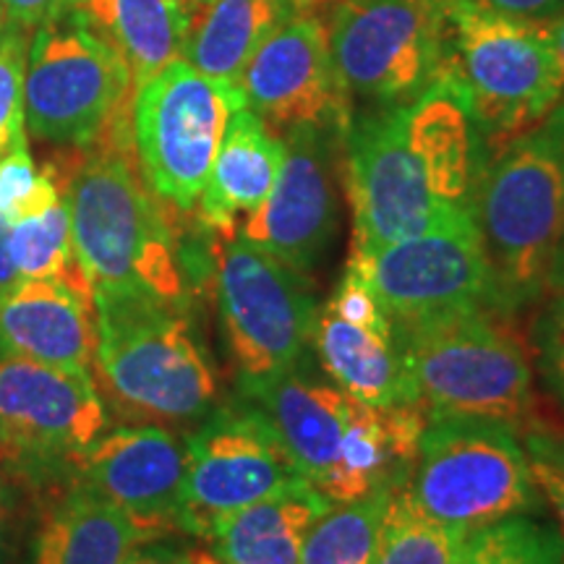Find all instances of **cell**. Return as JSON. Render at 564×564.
I'll list each match as a JSON object with an SVG mask.
<instances>
[{
  "mask_svg": "<svg viewBox=\"0 0 564 564\" xmlns=\"http://www.w3.org/2000/svg\"><path fill=\"white\" fill-rule=\"evenodd\" d=\"M196 3H209V0H196Z\"/></svg>",
  "mask_w": 564,
  "mask_h": 564,
  "instance_id": "obj_47",
  "label": "cell"
},
{
  "mask_svg": "<svg viewBox=\"0 0 564 564\" xmlns=\"http://www.w3.org/2000/svg\"><path fill=\"white\" fill-rule=\"evenodd\" d=\"M507 312L465 306L394 319L415 403L426 415L499 421L518 429L533 411L525 348Z\"/></svg>",
  "mask_w": 564,
  "mask_h": 564,
  "instance_id": "obj_4",
  "label": "cell"
},
{
  "mask_svg": "<svg viewBox=\"0 0 564 564\" xmlns=\"http://www.w3.org/2000/svg\"><path fill=\"white\" fill-rule=\"evenodd\" d=\"M6 21H9V19H6V11H3V3H0V32H3V26H6Z\"/></svg>",
  "mask_w": 564,
  "mask_h": 564,
  "instance_id": "obj_45",
  "label": "cell"
},
{
  "mask_svg": "<svg viewBox=\"0 0 564 564\" xmlns=\"http://www.w3.org/2000/svg\"><path fill=\"white\" fill-rule=\"evenodd\" d=\"M329 51L345 95L382 108L415 100L444 61L442 0H333Z\"/></svg>",
  "mask_w": 564,
  "mask_h": 564,
  "instance_id": "obj_10",
  "label": "cell"
},
{
  "mask_svg": "<svg viewBox=\"0 0 564 564\" xmlns=\"http://www.w3.org/2000/svg\"><path fill=\"white\" fill-rule=\"evenodd\" d=\"M476 223L505 312L539 299L564 228V100L491 154Z\"/></svg>",
  "mask_w": 564,
  "mask_h": 564,
  "instance_id": "obj_3",
  "label": "cell"
},
{
  "mask_svg": "<svg viewBox=\"0 0 564 564\" xmlns=\"http://www.w3.org/2000/svg\"><path fill=\"white\" fill-rule=\"evenodd\" d=\"M202 230L212 253L217 312L238 382L288 371L312 343L316 319V301L301 272L246 243L236 230Z\"/></svg>",
  "mask_w": 564,
  "mask_h": 564,
  "instance_id": "obj_9",
  "label": "cell"
},
{
  "mask_svg": "<svg viewBox=\"0 0 564 564\" xmlns=\"http://www.w3.org/2000/svg\"><path fill=\"white\" fill-rule=\"evenodd\" d=\"M403 137L432 183L436 199L453 209L474 212L486 152L484 133L460 91L440 74L429 89L400 105Z\"/></svg>",
  "mask_w": 564,
  "mask_h": 564,
  "instance_id": "obj_20",
  "label": "cell"
},
{
  "mask_svg": "<svg viewBox=\"0 0 564 564\" xmlns=\"http://www.w3.org/2000/svg\"><path fill=\"white\" fill-rule=\"evenodd\" d=\"M444 3V61L484 139L507 141L531 129L564 100V63L552 24Z\"/></svg>",
  "mask_w": 564,
  "mask_h": 564,
  "instance_id": "obj_5",
  "label": "cell"
},
{
  "mask_svg": "<svg viewBox=\"0 0 564 564\" xmlns=\"http://www.w3.org/2000/svg\"><path fill=\"white\" fill-rule=\"evenodd\" d=\"M465 535L429 518L403 484L392 489L387 502L373 564H455Z\"/></svg>",
  "mask_w": 564,
  "mask_h": 564,
  "instance_id": "obj_29",
  "label": "cell"
},
{
  "mask_svg": "<svg viewBox=\"0 0 564 564\" xmlns=\"http://www.w3.org/2000/svg\"><path fill=\"white\" fill-rule=\"evenodd\" d=\"M423 426L426 413L419 405L379 408L356 400L340 453L319 491L333 505H350L408 484Z\"/></svg>",
  "mask_w": 564,
  "mask_h": 564,
  "instance_id": "obj_22",
  "label": "cell"
},
{
  "mask_svg": "<svg viewBox=\"0 0 564 564\" xmlns=\"http://www.w3.org/2000/svg\"><path fill=\"white\" fill-rule=\"evenodd\" d=\"M95 369L102 390L144 423L199 421L215 408L217 373L188 303L123 288H95Z\"/></svg>",
  "mask_w": 564,
  "mask_h": 564,
  "instance_id": "obj_2",
  "label": "cell"
},
{
  "mask_svg": "<svg viewBox=\"0 0 564 564\" xmlns=\"http://www.w3.org/2000/svg\"><path fill=\"white\" fill-rule=\"evenodd\" d=\"M154 539L121 507L76 484L42 518L34 564H123L131 549Z\"/></svg>",
  "mask_w": 564,
  "mask_h": 564,
  "instance_id": "obj_25",
  "label": "cell"
},
{
  "mask_svg": "<svg viewBox=\"0 0 564 564\" xmlns=\"http://www.w3.org/2000/svg\"><path fill=\"white\" fill-rule=\"evenodd\" d=\"M392 319L489 306L505 312L476 215H460L373 251H352Z\"/></svg>",
  "mask_w": 564,
  "mask_h": 564,
  "instance_id": "obj_13",
  "label": "cell"
},
{
  "mask_svg": "<svg viewBox=\"0 0 564 564\" xmlns=\"http://www.w3.org/2000/svg\"><path fill=\"white\" fill-rule=\"evenodd\" d=\"M285 160L267 202L236 225L257 246L295 272L319 262L335 230V178L329 131L301 126L282 133Z\"/></svg>",
  "mask_w": 564,
  "mask_h": 564,
  "instance_id": "obj_17",
  "label": "cell"
},
{
  "mask_svg": "<svg viewBox=\"0 0 564 564\" xmlns=\"http://www.w3.org/2000/svg\"><path fill=\"white\" fill-rule=\"evenodd\" d=\"M95 306L66 282L19 280L0 301V358L91 371Z\"/></svg>",
  "mask_w": 564,
  "mask_h": 564,
  "instance_id": "obj_21",
  "label": "cell"
},
{
  "mask_svg": "<svg viewBox=\"0 0 564 564\" xmlns=\"http://www.w3.org/2000/svg\"><path fill=\"white\" fill-rule=\"evenodd\" d=\"M531 470H533L535 486H539V491L544 494L549 502H552L556 518H560V523L564 528V474L552 468V465L539 463V460H531Z\"/></svg>",
  "mask_w": 564,
  "mask_h": 564,
  "instance_id": "obj_40",
  "label": "cell"
},
{
  "mask_svg": "<svg viewBox=\"0 0 564 564\" xmlns=\"http://www.w3.org/2000/svg\"><path fill=\"white\" fill-rule=\"evenodd\" d=\"M525 449L531 460L546 463L564 474V432L552 429H535L525 436Z\"/></svg>",
  "mask_w": 564,
  "mask_h": 564,
  "instance_id": "obj_39",
  "label": "cell"
},
{
  "mask_svg": "<svg viewBox=\"0 0 564 564\" xmlns=\"http://www.w3.org/2000/svg\"><path fill=\"white\" fill-rule=\"evenodd\" d=\"M546 291L564 293V228H562L560 243H556V251H554V259H552V270H549Z\"/></svg>",
  "mask_w": 564,
  "mask_h": 564,
  "instance_id": "obj_42",
  "label": "cell"
},
{
  "mask_svg": "<svg viewBox=\"0 0 564 564\" xmlns=\"http://www.w3.org/2000/svg\"><path fill=\"white\" fill-rule=\"evenodd\" d=\"M301 478L272 421L257 405L212 408L186 440L181 531L209 539L228 514L272 497Z\"/></svg>",
  "mask_w": 564,
  "mask_h": 564,
  "instance_id": "obj_11",
  "label": "cell"
},
{
  "mask_svg": "<svg viewBox=\"0 0 564 564\" xmlns=\"http://www.w3.org/2000/svg\"><path fill=\"white\" fill-rule=\"evenodd\" d=\"M19 272L17 264L11 259V246H9V223L0 217V301L9 295L13 288L19 285Z\"/></svg>",
  "mask_w": 564,
  "mask_h": 564,
  "instance_id": "obj_41",
  "label": "cell"
},
{
  "mask_svg": "<svg viewBox=\"0 0 564 564\" xmlns=\"http://www.w3.org/2000/svg\"><path fill=\"white\" fill-rule=\"evenodd\" d=\"M55 162L74 249L91 291L123 288L188 303V267L167 207L139 171L131 118Z\"/></svg>",
  "mask_w": 564,
  "mask_h": 564,
  "instance_id": "obj_1",
  "label": "cell"
},
{
  "mask_svg": "<svg viewBox=\"0 0 564 564\" xmlns=\"http://www.w3.org/2000/svg\"><path fill=\"white\" fill-rule=\"evenodd\" d=\"M392 489L373 491L350 505H333L306 535L301 564H373L379 525Z\"/></svg>",
  "mask_w": 564,
  "mask_h": 564,
  "instance_id": "obj_30",
  "label": "cell"
},
{
  "mask_svg": "<svg viewBox=\"0 0 564 564\" xmlns=\"http://www.w3.org/2000/svg\"><path fill=\"white\" fill-rule=\"evenodd\" d=\"M552 32H554L556 47H560V55H562V63H564V13L556 21H552Z\"/></svg>",
  "mask_w": 564,
  "mask_h": 564,
  "instance_id": "obj_43",
  "label": "cell"
},
{
  "mask_svg": "<svg viewBox=\"0 0 564 564\" xmlns=\"http://www.w3.org/2000/svg\"><path fill=\"white\" fill-rule=\"evenodd\" d=\"M345 139V186L352 209V251H373L474 212L436 199L403 137L400 105L352 118Z\"/></svg>",
  "mask_w": 564,
  "mask_h": 564,
  "instance_id": "obj_12",
  "label": "cell"
},
{
  "mask_svg": "<svg viewBox=\"0 0 564 564\" xmlns=\"http://www.w3.org/2000/svg\"><path fill=\"white\" fill-rule=\"evenodd\" d=\"M329 510L333 502L299 478L212 528L215 560L220 564H301L308 531Z\"/></svg>",
  "mask_w": 564,
  "mask_h": 564,
  "instance_id": "obj_24",
  "label": "cell"
},
{
  "mask_svg": "<svg viewBox=\"0 0 564 564\" xmlns=\"http://www.w3.org/2000/svg\"><path fill=\"white\" fill-rule=\"evenodd\" d=\"M408 491L429 518L463 533L539 507L531 457L514 429L463 415H426Z\"/></svg>",
  "mask_w": 564,
  "mask_h": 564,
  "instance_id": "obj_6",
  "label": "cell"
},
{
  "mask_svg": "<svg viewBox=\"0 0 564 564\" xmlns=\"http://www.w3.org/2000/svg\"><path fill=\"white\" fill-rule=\"evenodd\" d=\"M133 76L112 42L68 9L30 37L24 123L34 139L82 150L129 121Z\"/></svg>",
  "mask_w": 564,
  "mask_h": 564,
  "instance_id": "obj_7",
  "label": "cell"
},
{
  "mask_svg": "<svg viewBox=\"0 0 564 564\" xmlns=\"http://www.w3.org/2000/svg\"><path fill=\"white\" fill-rule=\"evenodd\" d=\"M63 202V181L55 162L37 167L26 137L0 158V217L21 223Z\"/></svg>",
  "mask_w": 564,
  "mask_h": 564,
  "instance_id": "obj_32",
  "label": "cell"
},
{
  "mask_svg": "<svg viewBox=\"0 0 564 564\" xmlns=\"http://www.w3.org/2000/svg\"><path fill=\"white\" fill-rule=\"evenodd\" d=\"M303 0H209L194 11L183 61L209 79L241 89L251 55L288 19L308 13Z\"/></svg>",
  "mask_w": 564,
  "mask_h": 564,
  "instance_id": "obj_26",
  "label": "cell"
},
{
  "mask_svg": "<svg viewBox=\"0 0 564 564\" xmlns=\"http://www.w3.org/2000/svg\"><path fill=\"white\" fill-rule=\"evenodd\" d=\"M241 91L246 108L274 131L314 126L345 133L350 123L327 24L314 11L288 19L262 42L243 70Z\"/></svg>",
  "mask_w": 564,
  "mask_h": 564,
  "instance_id": "obj_16",
  "label": "cell"
},
{
  "mask_svg": "<svg viewBox=\"0 0 564 564\" xmlns=\"http://www.w3.org/2000/svg\"><path fill=\"white\" fill-rule=\"evenodd\" d=\"M202 552H192L186 546L147 539L131 549L123 564H202Z\"/></svg>",
  "mask_w": 564,
  "mask_h": 564,
  "instance_id": "obj_38",
  "label": "cell"
},
{
  "mask_svg": "<svg viewBox=\"0 0 564 564\" xmlns=\"http://www.w3.org/2000/svg\"><path fill=\"white\" fill-rule=\"evenodd\" d=\"M108 432V408L91 371L0 358V453L32 474L74 468Z\"/></svg>",
  "mask_w": 564,
  "mask_h": 564,
  "instance_id": "obj_14",
  "label": "cell"
},
{
  "mask_svg": "<svg viewBox=\"0 0 564 564\" xmlns=\"http://www.w3.org/2000/svg\"><path fill=\"white\" fill-rule=\"evenodd\" d=\"M460 3L494 17L535 21V24H552L564 13V0H460Z\"/></svg>",
  "mask_w": 564,
  "mask_h": 564,
  "instance_id": "obj_36",
  "label": "cell"
},
{
  "mask_svg": "<svg viewBox=\"0 0 564 564\" xmlns=\"http://www.w3.org/2000/svg\"><path fill=\"white\" fill-rule=\"evenodd\" d=\"M455 564H564V535L512 514L465 535Z\"/></svg>",
  "mask_w": 564,
  "mask_h": 564,
  "instance_id": "obj_31",
  "label": "cell"
},
{
  "mask_svg": "<svg viewBox=\"0 0 564 564\" xmlns=\"http://www.w3.org/2000/svg\"><path fill=\"white\" fill-rule=\"evenodd\" d=\"M243 91L173 61L133 91L131 141L152 194L175 212H194Z\"/></svg>",
  "mask_w": 564,
  "mask_h": 564,
  "instance_id": "obj_8",
  "label": "cell"
},
{
  "mask_svg": "<svg viewBox=\"0 0 564 564\" xmlns=\"http://www.w3.org/2000/svg\"><path fill=\"white\" fill-rule=\"evenodd\" d=\"M285 160V139L249 108L236 110L220 152L196 204V220L207 230H236L272 194Z\"/></svg>",
  "mask_w": 564,
  "mask_h": 564,
  "instance_id": "obj_23",
  "label": "cell"
},
{
  "mask_svg": "<svg viewBox=\"0 0 564 564\" xmlns=\"http://www.w3.org/2000/svg\"><path fill=\"white\" fill-rule=\"evenodd\" d=\"M241 390L272 421L303 481L319 489L340 453L356 398L329 379L314 377L303 358L274 377L241 382Z\"/></svg>",
  "mask_w": 564,
  "mask_h": 564,
  "instance_id": "obj_19",
  "label": "cell"
},
{
  "mask_svg": "<svg viewBox=\"0 0 564 564\" xmlns=\"http://www.w3.org/2000/svg\"><path fill=\"white\" fill-rule=\"evenodd\" d=\"M0 3H3L6 19L11 24L24 26L30 32L70 9V0H0Z\"/></svg>",
  "mask_w": 564,
  "mask_h": 564,
  "instance_id": "obj_37",
  "label": "cell"
},
{
  "mask_svg": "<svg viewBox=\"0 0 564 564\" xmlns=\"http://www.w3.org/2000/svg\"><path fill=\"white\" fill-rule=\"evenodd\" d=\"M535 361L549 392L564 405V293H554L533 329Z\"/></svg>",
  "mask_w": 564,
  "mask_h": 564,
  "instance_id": "obj_34",
  "label": "cell"
},
{
  "mask_svg": "<svg viewBox=\"0 0 564 564\" xmlns=\"http://www.w3.org/2000/svg\"><path fill=\"white\" fill-rule=\"evenodd\" d=\"M74 474L152 535L181 523L186 444L160 423L105 432L76 457Z\"/></svg>",
  "mask_w": 564,
  "mask_h": 564,
  "instance_id": "obj_18",
  "label": "cell"
},
{
  "mask_svg": "<svg viewBox=\"0 0 564 564\" xmlns=\"http://www.w3.org/2000/svg\"><path fill=\"white\" fill-rule=\"evenodd\" d=\"M9 246L21 280H58L91 299V285L76 259L66 199L37 217L9 225Z\"/></svg>",
  "mask_w": 564,
  "mask_h": 564,
  "instance_id": "obj_28",
  "label": "cell"
},
{
  "mask_svg": "<svg viewBox=\"0 0 564 564\" xmlns=\"http://www.w3.org/2000/svg\"><path fill=\"white\" fill-rule=\"evenodd\" d=\"M202 564H220V562H217V560H215V556L204 554V556H202Z\"/></svg>",
  "mask_w": 564,
  "mask_h": 564,
  "instance_id": "obj_46",
  "label": "cell"
},
{
  "mask_svg": "<svg viewBox=\"0 0 564 564\" xmlns=\"http://www.w3.org/2000/svg\"><path fill=\"white\" fill-rule=\"evenodd\" d=\"M70 9L121 51L133 91L183 58L194 9L188 0H70Z\"/></svg>",
  "mask_w": 564,
  "mask_h": 564,
  "instance_id": "obj_27",
  "label": "cell"
},
{
  "mask_svg": "<svg viewBox=\"0 0 564 564\" xmlns=\"http://www.w3.org/2000/svg\"><path fill=\"white\" fill-rule=\"evenodd\" d=\"M24 470L11 460L9 455L0 453V564L11 552L13 533H17L21 514V494L26 484Z\"/></svg>",
  "mask_w": 564,
  "mask_h": 564,
  "instance_id": "obj_35",
  "label": "cell"
},
{
  "mask_svg": "<svg viewBox=\"0 0 564 564\" xmlns=\"http://www.w3.org/2000/svg\"><path fill=\"white\" fill-rule=\"evenodd\" d=\"M312 345L329 382L350 398L379 408L419 405L394 319L352 259L316 308Z\"/></svg>",
  "mask_w": 564,
  "mask_h": 564,
  "instance_id": "obj_15",
  "label": "cell"
},
{
  "mask_svg": "<svg viewBox=\"0 0 564 564\" xmlns=\"http://www.w3.org/2000/svg\"><path fill=\"white\" fill-rule=\"evenodd\" d=\"M303 3H306V6H308V9H312V11H316V9H319V6H324V3H329V0H303Z\"/></svg>",
  "mask_w": 564,
  "mask_h": 564,
  "instance_id": "obj_44",
  "label": "cell"
},
{
  "mask_svg": "<svg viewBox=\"0 0 564 564\" xmlns=\"http://www.w3.org/2000/svg\"><path fill=\"white\" fill-rule=\"evenodd\" d=\"M32 32L6 21L0 32V158L26 137L24 76Z\"/></svg>",
  "mask_w": 564,
  "mask_h": 564,
  "instance_id": "obj_33",
  "label": "cell"
}]
</instances>
